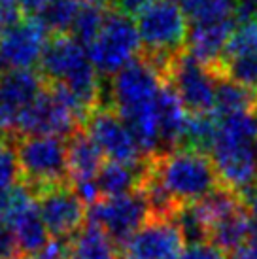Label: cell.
<instances>
[{"instance_id":"1","label":"cell","mask_w":257,"mask_h":259,"mask_svg":"<svg viewBox=\"0 0 257 259\" xmlns=\"http://www.w3.org/2000/svg\"><path fill=\"white\" fill-rule=\"evenodd\" d=\"M220 184L244 195L257 182V110L214 114V135L208 148Z\"/></svg>"},{"instance_id":"2","label":"cell","mask_w":257,"mask_h":259,"mask_svg":"<svg viewBox=\"0 0 257 259\" xmlns=\"http://www.w3.org/2000/svg\"><path fill=\"white\" fill-rule=\"evenodd\" d=\"M144 57L150 59L164 76V68L187 44L189 21L180 4L150 2L135 17Z\"/></svg>"},{"instance_id":"3","label":"cell","mask_w":257,"mask_h":259,"mask_svg":"<svg viewBox=\"0 0 257 259\" xmlns=\"http://www.w3.org/2000/svg\"><path fill=\"white\" fill-rule=\"evenodd\" d=\"M38 66L46 83H61L78 97L95 93L100 83L99 74L87 57V50L70 34L48 38Z\"/></svg>"},{"instance_id":"4","label":"cell","mask_w":257,"mask_h":259,"mask_svg":"<svg viewBox=\"0 0 257 259\" xmlns=\"http://www.w3.org/2000/svg\"><path fill=\"white\" fill-rule=\"evenodd\" d=\"M85 50L97 74L114 78L142 51L135 19L119 10H110L100 32Z\"/></svg>"},{"instance_id":"5","label":"cell","mask_w":257,"mask_h":259,"mask_svg":"<svg viewBox=\"0 0 257 259\" xmlns=\"http://www.w3.org/2000/svg\"><path fill=\"white\" fill-rule=\"evenodd\" d=\"M79 127H83V119L66 93L55 83H46V89L17 117L14 131L19 138L57 137L66 140Z\"/></svg>"},{"instance_id":"6","label":"cell","mask_w":257,"mask_h":259,"mask_svg":"<svg viewBox=\"0 0 257 259\" xmlns=\"http://www.w3.org/2000/svg\"><path fill=\"white\" fill-rule=\"evenodd\" d=\"M222 76V72L197 61L189 53H180L164 68V81L174 89L191 115L214 114Z\"/></svg>"},{"instance_id":"7","label":"cell","mask_w":257,"mask_h":259,"mask_svg":"<svg viewBox=\"0 0 257 259\" xmlns=\"http://www.w3.org/2000/svg\"><path fill=\"white\" fill-rule=\"evenodd\" d=\"M21 178L34 193L38 189L68 184L66 140L57 137H23L15 144Z\"/></svg>"},{"instance_id":"8","label":"cell","mask_w":257,"mask_h":259,"mask_svg":"<svg viewBox=\"0 0 257 259\" xmlns=\"http://www.w3.org/2000/svg\"><path fill=\"white\" fill-rule=\"evenodd\" d=\"M150 218V204L140 189L121 197L100 199L87 208V220L104 231L117 248H121Z\"/></svg>"},{"instance_id":"9","label":"cell","mask_w":257,"mask_h":259,"mask_svg":"<svg viewBox=\"0 0 257 259\" xmlns=\"http://www.w3.org/2000/svg\"><path fill=\"white\" fill-rule=\"evenodd\" d=\"M87 135L99 146L102 155L114 163L123 165H142L146 155L133 137L127 123L121 119L112 106H100L85 119Z\"/></svg>"},{"instance_id":"10","label":"cell","mask_w":257,"mask_h":259,"mask_svg":"<svg viewBox=\"0 0 257 259\" xmlns=\"http://www.w3.org/2000/svg\"><path fill=\"white\" fill-rule=\"evenodd\" d=\"M36 210L51 238H70L83 227L87 218L85 202L70 184L38 189Z\"/></svg>"},{"instance_id":"11","label":"cell","mask_w":257,"mask_h":259,"mask_svg":"<svg viewBox=\"0 0 257 259\" xmlns=\"http://www.w3.org/2000/svg\"><path fill=\"white\" fill-rule=\"evenodd\" d=\"M184 248L174 218H150L121 246V259H182Z\"/></svg>"},{"instance_id":"12","label":"cell","mask_w":257,"mask_h":259,"mask_svg":"<svg viewBox=\"0 0 257 259\" xmlns=\"http://www.w3.org/2000/svg\"><path fill=\"white\" fill-rule=\"evenodd\" d=\"M48 32L30 15L0 34V65L6 70H30L40 63Z\"/></svg>"},{"instance_id":"13","label":"cell","mask_w":257,"mask_h":259,"mask_svg":"<svg viewBox=\"0 0 257 259\" xmlns=\"http://www.w3.org/2000/svg\"><path fill=\"white\" fill-rule=\"evenodd\" d=\"M46 89V79L36 70H2L0 74V127L14 131L17 117Z\"/></svg>"},{"instance_id":"14","label":"cell","mask_w":257,"mask_h":259,"mask_svg":"<svg viewBox=\"0 0 257 259\" xmlns=\"http://www.w3.org/2000/svg\"><path fill=\"white\" fill-rule=\"evenodd\" d=\"M236 27V21L212 23V25H189L187 48L189 55L204 65L222 72L225 50L231 40V34Z\"/></svg>"},{"instance_id":"15","label":"cell","mask_w":257,"mask_h":259,"mask_svg":"<svg viewBox=\"0 0 257 259\" xmlns=\"http://www.w3.org/2000/svg\"><path fill=\"white\" fill-rule=\"evenodd\" d=\"M157 119L161 148H166L164 151L184 148L191 114L187 112V108L178 99V95L174 93V89L166 81L157 99Z\"/></svg>"},{"instance_id":"16","label":"cell","mask_w":257,"mask_h":259,"mask_svg":"<svg viewBox=\"0 0 257 259\" xmlns=\"http://www.w3.org/2000/svg\"><path fill=\"white\" fill-rule=\"evenodd\" d=\"M66 163H68V176L72 184L95 180L100 166L104 165L102 151L83 127L74 131L66 138Z\"/></svg>"},{"instance_id":"17","label":"cell","mask_w":257,"mask_h":259,"mask_svg":"<svg viewBox=\"0 0 257 259\" xmlns=\"http://www.w3.org/2000/svg\"><path fill=\"white\" fill-rule=\"evenodd\" d=\"M144 174H146V163H142V165H123V163L108 161L100 166L99 174L95 178L100 199L135 193L142 187Z\"/></svg>"},{"instance_id":"18","label":"cell","mask_w":257,"mask_h":259,"mask_svg":"<svg viewBox=\"0 0 257 259\" xmlns=\"http://www.w3.org/2000/svg\"><path fill=\"white\" fill-rule=\"evenodd\" d=\"M8 227L14 233L19 255L25 257H38L51 240V235L46 229L42 218L36 210V204L19 214L14 222L8 223Z\"/></svg>"},{"instance_id":"19","label":"cell","mask_w":257,"mask_h":259,"mask_svg":"<svg viewBox=\"0 0 257 259\" xmlns=\"http://www.w3.org/2000/svg\"><path fill=\"white\" fill-rule=\"evenodd\" d=\"M117 246L95 223H85L68 238L66 259H117Z\"/></svg>"},{"instance_id":"20","label":"cell","mask_w":257,"mask_h":259,"mask_svg":"<svg viewBox=\"0 0 257 259\" xmlns=\"http://www.w3.org/2000/svg\"><path fill=\"white\" fill-rule=\"evenodd\" d=\"M251 235H253V225H251L250 216L242 204L233 212H229L227 216H223L222 220H218L210 227L208 240L214 242L218 248H222L223 252L227 253L235 252L236 248L242 246Z\"/></svg>"},{"instance_id":"21","label":"cell","mask_w":257,"mask_h":259,"mask_svg":"<svg viewBox=\"0 0 257 259\" xmlns=\"http://www.w3.org/2000/svg\"><path fill=\"white\" fill-rule=\"evenodd\" d=\"M110 2L112 0H79L78 12L70 27V36L83 48H87L100 32L110 12Z\"/></svg>"},{"instance_id":"22","label":"cell","mask_w":257,"mask_h":259,"mask_svg":"<svg viewBox=\"0 0 257 259\" xmlns=\"http://www.w3.org/2000/svg\"><path fill=\"white\" fill-rule=\"evenodd\" d=\"M79 0H44L42 8L32 17L51 36L66 34L78 12Z\"/></svg>"},{"instance_id":"23","label":"cell","mask_w":257,"mask_h":259,"mask_svg":"<svg viewBox=\"0 0 257 259\" xmlns=\"http://www.w3.org/2000/svg\"><path fill=\"white\" fill-rule=\"evenodd\" d=\"M182 10L189 25L235 21V0H184Z\"/></svg>"},{"instance_id":"24","label":"cell","mask_w":257,"mask_h":259,"mask_svg":"<svg viewBox=\"0 0 257 259\" xmlns=\"http://www.w3.org/2000/svg\"><path fill=\"white\" fill-rule=\"evenodd\" d=\"M253 110H257V95L222 76L218 83V93H216L214 114L225 115L238 114V112H253Z\"/></svg>"},{"instance_id":"25","label":"cell","mask_w":257,"mask_h":259,"mask_svg":"<svg viewBox=\"0 0 257 259\" xmlns=\"http://www.w3.org/2000/svg\"><path fill=\"white\" fill-rule=\"evenodd\" d=\"M36 204L34 189L27 182H17L12 187L0 191V222L10 223Z\"/></svg>"},{"instance_id":"26","label":"cell","mask_w":257,"mask_h":259,"mask_svg":"<svg viewBox=\"0 0 257 259\" xmlns=\"http://www.w3.org/2000/svg\"><path fill=\"white\" fill-rule=\"evenodd\" d=\"M21 178V168L15 148L8 140L0 142V191L17 184Z\"/></svg>"},{"instance_id":"27","label":"cell","mask_w":257,"mask_h":259,"mask_svg":"<svg viewBox=\"0 0 257 259\" xmlns=\"http://www.w3.org/2000/svg\"><path fill=\"white\" fill-rule=\"evenodd\" d=\"M182 259H227V253L210 240H200L186 244Z\"/></svg>"},{"instance_id":"28","label":"cell","mask_w":257,"mask_h":259,"mask_svg":"<svg viewBox=\"0 0 257 259\" xmlns=\"http://www.w3.org/2000/svg\"><path fill=\"white\" fill-rule=\"evenodd\" d=\"M25 17H23V8L19 0H0V34L15 27Z\"/></svg>"},{"instance_id":"29","label":"cell","mask_w":257,"mask_h":259,"mask_svg":"<svg viewBox=\"0 0 257 259\" xmlns=\"http://www.w3.org/2000/svg\"><path fill=\"white\" fill-rule=\"evenodd\" d=\"M19 255L12 229L0 222V259H15Z\"/></svg>"},{"instance_id":"30","label":"cell","mask_w":257,"mask_h":259,"mask_svg":"<svg viewBox=\"0 0 257 259\" xmlns=\"http://www.w3.org/2000/svg\"><path fill=\"white\" fill-rule=\"evenodd\" d=\"M244 208L250 216V222L253 225V233H257V182L244 193Z\"/></svg>"},{"instance_id":"31","label":"cell","mask_w":257,"mask_h":259,"mask_svg":"<svg viewBox=\"0 0 257 259\" xmlns=\"http://www.w3.org/2000/svg\"><path fill=\"white\" fill-rule=\"evenodd\" d=\"M233 259H257V233L233 252Z\"/></svg>"},{"instance_id":"32","label":"cell","mask_w":257,"mask_h":259,"mask_svg":"<svg viewBox=\"0 0 257 259\" xmlns=\"http://www.w3.org/2000/svg\"><path fill=\"white\" fill-rule=\"evenodd\" d=\"M148 2H172V4H180L184 0H148Z\"/></svg>"},{"instance_id":"33","label":"cell","mask_w":257,"mask_h":259,"mask_svg":"<svg viewBox=\"0 0 257 259\" xmlns=\"http://www.w3.org/2000/svg\"><path fill=\"white\" fill-rule=\"evenodd\" d=\"M4 140H6V138H4V129L0 127V142H4Z\"/></svg>"},{"instance_id":"34","label":"cell","mask_w":257,"mask_h":259,"mask_svg":"<svg viewBox=\"0 0 257 259\" xmlns=\"http://www.w3.org/2000/svg\"><path fill=\"white\" fill-rule=\"evenodd\" d=\"M15 259H40V257H25V255H17Z\"/></svg>"},{"instance_id":"35","label":"cell","mask_w":257,"mask_h":259,"mask_svg":"<svg viewBox=\"0 0 257 259\" xmlns=\"http://www.w3.org/2000/svg\"><path fill=\"white\" fill-rule=\"evenodd\" d=\"M0 74H2V65H0Z\"/></svg>"}]
</instances>
